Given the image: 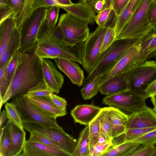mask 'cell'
Wrapping results in <instances>:
<instances>
[{"label":"cell","mask_w":156,"mask_h":156,"mask_svg":"<svg viewBox=\"0 0 156 156\" xmlns=\"http://www.w3.org/2000/svg\"><path fill=\"white\" fill-rule=\"evenodd\" d=\"M8 5L6 0H0V6H2Z\"/></svg>","instance_id":"57"},{"label":"cell","mask_w":156,"mask_h":156,"mask_svg":"<svg viewBox=\"0 0 156 156\" xmlns=\"http://www.w3.org/2000/svg\"><path fill=\"white\" fill-rule=\"evenodd\" d=\"M51 49L58 58L70 60L82 65L81 51L83 43L74 46L67 45L62 42L51 38H46L38 42Z\"/></svg>","instance_id":"12"},{"label":"cell","mask_w":156,"mask_h":156,"mask_svg":"<svg viewBox=\"0 0 156 156\" xmlns=\"http://www.w3.org/2000/svg\"><path fill=\"white\" fill-rule=\"evenodd\" d=\"M30 136L28 140L37 141L50 147L66 152L60 145L49 138L36 132H30Z\"/></svg>","instance_id":"37"},{"label":"cell","mask_w":156,"mask_h":156,"mask_svg":"<svg viewBox=\"0 0 156 156\" xmlns=\"http://www.w3.org/2000/svg\"><path fill=\"white\" fill-rule=\"evenodd\" d=\"M154 109L156 111V106H154Z\"/></svg>","instance_id":"60"},{"label":"cell","mask_w":156,"mask_h":156,"mask_svg":"<svg viewBox=\"0 0 156 156\" xmlns=\"http://www.w3.org/2000/svg\"><path fill=\"white\" fill-rule=\"evenodd\" d=\"M35 46L30 51L29 57L15 71L5 94L0 100L1 109L10 99L23 95L30 89L44 81L41 59L36 54Z\"/></svg>","instance_id":"1"},{"label":"cell","mask_w":156,"mask_h":156,"mask_svg":"<svg viewBox=\"0 0 156 156\" xmlns=\"http://www.w3.org/2000/svg\"><path fill=\"white\" fill-rule=\"evenodd\" d=\"M151 98L154 106H156V94L151 97Z\"/></svg>","instance_id":"55"},{"label":"cell","mask_w":156,"mask_h":156,"mask_svg":"<svg viewBox=\"0 0 156 156\" xmlns=\"http://www.w3.org/2000/svg\"><path fill=\"white\" fill-rule=\"evenodd\" d=\"M153 156H156V148L154 151V152L153 154Z\"/></svg>","instance_id":"59"},{"label":"cell","mask_w":156,"mask_h":156,"mask_svg":"<svg viewBox=\"0 0 156 156\" xmlns=\"http://www.w3.org/2000/svg\"><path fill=\"white\" fill-rule=\"evenodd\" d=\"M10 124L8 120L6 124L0 127V156H9L11 147Z\"/></svg>","instance_id":"30"},{"label":"cell","mask_w":156,"mask_h":156,"mask_svg":"<svg viewBox=\"0 0 156 156\" xmlns=\"http://www.w3.org/2000/svg\"><path fill=\"white\" fill-rule=\"evenodd\" d=\"M60 8V7L56 6L47 8L45 20L49 28H53L56 26Z\"/></svg>","instance_id":"41"},{"label":"cell","mask_w":156,"mask_h":156,"mask_svg":"<svg viewBox=\"0 0 156 156\" xmlns=\"http://www.w3.org/2000/svg\"><path fill=\"white\" fill-rule=\"evenodd\" d=\"M61 8L67 13L88 24L93 25L95 24L96 13L93 7L89 3L81 1L68 5H62Z\"/></svg>","instance_id":"16"},{"label":"cell","mask_w":156,"mask_h":156,"mask_svg":"<svg viewBox=\"0 0 156 156\" xmlns=\"http://www.w3.org/2000/svg\"><path fill=\"white\" fill-rule=\"evenodd\" d=\"M142 40L131 47L113 66L102 76L99 83L100 87L108 79L116 75H123L142 63L140 54Z\"/></svg>","instance_id":"11"},{"label":"cell","mask_w":156,"mask_h":156,"mask_svg":"<svg viewBox=\"0 0 156 156\" xmlns=\"http://www.w3.org/2000/svg\"><path fill=\"white\" fill-rule=\"evenodd\" d=\"M116 37L114 27H107L102 42L101 53L105 51L115 41Z\"/></svg>","instance_id":"42"},{"label":"cell","mask_w":156,"mask_h":156,"mask_svg":"<svg viewBox=\"0 0 156 156\" xmlns=\"http://www.w3.org/2000/svg\"><path fill=\"white\" fill-rule=\"evenodd\" d=\"M54 60L58 68L68 77L73 84L79 86L83 85L84 73L76 62L61 58H57Z\"/></svg>","instance_id":"17"},{"label":"cell","mask_w":156,"mask_h":156,"mask_svg":"<svg viewBox=\"0 0 156 156\" xmlns=\"http://www.w3.org/2000/svg\"><path fill=\"white\" fill-rule=\"evenodd\" d=\"M29 52L30 51L26 52L19 50L10 59L7 68V76L10 82L18 67L29 57Z\"/></svg>","instance_id":"31"},{"label":"cell","mask_w":156,"mask_h":156,"mask_svg":"<svg viewBox=\"0 0 156 156\" xmlns=\"http://www.w3.org/2000/svg\"><path fill=\"white\" fill-rule=\"evenodd\" d=\"M107 108L111 124V136L113 139L125 133L128 115L118 108L112 106Z\"/></svg>","instance_id":"21"},{"label":"cell","mask_w":156,"mask_h":156,"mask_svg":"<svg viewBox=\"0 0 156 156\" xmlns=\"http://www.w3.org/2000/svg\"><path fill=\"white\" fill-rule=\"evenodd\" d=\"M140 145L139 143L132 141H124L114 145L102 156H131Z\"/></svg>","instance_id":"27"},{"label":"cell","mask_w":156,"mask_h":156,"mask_svg":"<svg viewBox=\"0 0 156 156\" xmlns=\"http://www.w3.org/2000/svg\"><path fill=\"white\" fill-rule=\"evenodd\" d=\"M101 108L93 104L76 105L71 111V115L75 123L87 126L97 115Z\"/></svg>","instance_id":"19"},{"label":"cell","mask_w":156,"mask_h":156,"mask_svg":"<svg viewBox=\"0 0 156 156\" xmlns=\"http://www.w3.org/2000/svg\"><path fill=\"white\" fill-rule=\"evenodd\" d=\"M147 19L152 29H156V0H153L149 8Z\"/></svg>","instance_id":"48"},{"label":"cell","mask_w":156,"mask_h":156,"mask_svg":"<svg viewBox=\"0 0 156 156\" xmlns=\"http://www.w3.org/2000/svg\"><path fill=\"white\" fill-rule=\"evenodd\" d=\"M102 76L101 75L98 76L88 75L83 82L80 90L83 99H90L97 94L100 87L99 82Z\"/></svg>","instance_id":"28"},{"label":"cell","mask_w":156,"mask_h":156,"mask_svg":"<svg viewBox=\"0 0 156 156\" xmlns=\"http://www.w3.org/2000/svg\"><path fill=\"white\" fill-rule=\"evenodd\" d=\"M51 6L61 8L62 5L56 0H25L20 14L16 19L14 20L17 27L20 29L23 23L37 9Z\"/></svg>","instance_id":"18"},{"label":"cell","mask_w":156,"mask_h":156,"mask_svg":"<svg viewBox=\"0 0 156 156\" xmlns=\"http://www.w3.org/2000/svg\"><path fill=\"white\" fill-rule=\"evenodd\" d=\"M154 144H147L137 149L131 156H153L156 148Z\"/></svg>","instance_id":"47"},{"label":"cell","mask_w":156,"mask_h":156,"mask_svg":"<svg viewBox=\"0 0 156 156\" xmlns=\"http://www.w3.org/2000/svg\"><path fill=\"white\" fill-rule=\"evenodd\" d=\"M90 146L89 144V129L88 125L80 132L75 150Z\"/></svg>","instance_id":"46"},{"label":"cell","mask_w":156,"mask_h":156,"mask_svg":"<svg viewBox=\"0 0 156 156\" xmlns=\"http://www.w3.org/2000/svg\"><path fill=\"white\" fill-rule=\"evenodd\" d=\"M156 129L155 128L150 127L127 129L123 134L125 136L123 141H132Z\"/></svg>","instance_id":"38"},{"label":"cell","mask_w":156,"mask_h":156,"mask_svg":"<svg viewBox=\"0 0 156 156\" xmlns=\"http://www.w3.org/2000/svg\"><path fill=\"white\" fill-rule=\"evenodd\" d=\"M144 145L147 144H156V129L132 141Z\"/></svg>","instance_id":"45"},{"label":"cell","mask_w":156,"mask_h":156,"mask_svg":"<svg viewBox=\"0 0 156 156\" xmlns=\"http://www.w3.org/2000/svg\"><path fill=\"white\" fill-rule=\"evenodd\" d=\"M25 0H6L9 7L13 13V18L16 19L20 14Z\"/></svg>","instance_id":"44"},{"label":"cell","mask_w":156,"mask_h":156,"mask_svg":"<svg viewBox=\"0 0 156 156\" xmlns=\"http://www.w3.org/2000/svg\"><path fill=\"white\" fill-rule=\"evenodd\" d=\"M153 0H142L128 24L115 40L142 38L152 30L148 21L147 13Z\"/></svg>","instance_id":"2"},{"label":"cell","mask_w":156,"mask_h":156,"mask_svg":"<svg viewBox=\"0 0 156 156\" xmlns=\"http://www.w3.org/2000/svg\"><path fill=\"white\" fill-rule=\"evenodd\" d=\"M88 24L67 12L62 14L58 25L63 34L62 42L71 46L83 43L90 34Z\"/></svg>","instance_id":"3"},{"label":"cell","mask_w":156,"mask_h":156,"mask_svg":"<svg viewBox=\"0 0 156 156\" xmlns=\"http://www.w3.org/2000/svg\"><path fill=\"white\" fill-rule=\"evenodd\" d=\"M21 45L20 30L15 22L11 36L6 46L5 51L2 55L0 57V67L6 64L13 54L20 49Z\"/></svg>","instance_id":"25"},{"label":"cell","mask_w":156,"mask_h":156,"mask_svg":"<svg viewBox=\"0 0 156 156\" xmlns=\"http://www.w3.org/2000/svg\"><path fill=\"white\" fill-rule=\"evenodd\" d=\"M15 23L12 17L0 23V57L4 53L11 36Z\"/></svg>","instance_id":"29"},{"label":"cell","mask_w":156,"mask_h":156,"mask_svg":"<svg viewBox=\"0 0 156 156\" xmlns=\"http://www.w3.org/2000/svg\"><path fill=\"white\" fill-rule=\"evenodd\" d=\"M112 0H107L108 7L111 6Z\"/></svg>","instance_id":"58"},{"label":"cell","mask_w":156,"mask_h":156,"mask_svg":"<svg viewBox=\"0 0 156 156\" xmlns=\"http://www.w3.org/2000/svg\"><path fill=\"white\" fill-rule=\"evenodd\" d=\"M113 140L103 143H98L90 148V156H102L114 144Z\"/></svg>","instance_id":"43"},{"label":"cell","mask_w":156,"mask_h":156,"mask_svg":"<svg viewBox=\"0 0 156 156\" xmlns=\"http://www.w3.org/2000/svg\"><path fill=\"white\" fill-rule=\"evenodd\" d=\"M9 60L0 68V97L2 100L5 94L10 82L8 79L7 68Z\"/></svg>","instance_id":"40"},{"label":"cell","mask_w":156,"mask_h":156,"mask_svg":"<svg viewBox=\"0 0 156 156\" xmlns=\"http://www.w3.org/2000/svg\"><path fill=\"white\" fill-rule=\"evenodd\" d=\"M126 129L131 128H156V111L147 107L145 109L128 115Z\"/></svg>","instance_id":"14"},{"label":"cell","mask_w":156,"mask_h":156,"mask_svg":"<svg viewBox=\"0 0 156 156\" xmlns=\"http://www.w3.org/2000/svg\"><path fill=\"white\" fill-rule=\"evenodd\" d=\"M11 147L9 156H21L26 140V132L10 122Z\"/></svg>","instance_id":"24"},{"label":"cell","mask_w":156,"mask_h":156,"mask_svg":"<svg viewBox=\"0 0 156 156\" xmlns=\"http://www.w3.org/2000/svg\"><path fill=\"white\" fill-rule=\"evenodd\" d=\"M7 119H8V117L6 112L5 110H4L1 113L0 127H1L3 126L4 122Z\"/></svg>","instance_id":"53"},{"label":"cell","mask_w":156,"mask_h":156,"mask_svg":"<svg viewBox=\"0 0 156 156\" xmlns=\"http://www.w3.org/2000/svg\"><path fill=\"white\" fill-rule=\"evenodd\" d=\"M148 98L145 94L139 93L129 90L116 94L106 96L103 99L102 103L132 113L146 108L147 106L145 101Z\"/></svg>","instance_id":"7"},{"label":"cell","mask_w":156,"mask_h":156,"mask_svg":"<svg viewBox=\"0 0 156 156\" xmlns=\"http://www.w3.org/2000/svg\"><path fill=\"white\" fill-rule=\"evenodd\" d=\"M96 0H79V1H83L86 3H89L90 5L94 3Z\"/></svg>","instance_id":"56"},{"label":"cell","mask_w":156,"mask_h":156,"mask_svg":"<svg viewBox=\"0 0 156 156\" xmlns=\"http://www.w3.org/2000/svg\"><path fill=\"white\" fill-rule=\"evenodd\" d=\"M5 107L8 120L15 126L24 130L21 113L15 104L12 102H7Z\"/></svg>","instance_id":"33"},{"label":"cell","mask_w":156,"mask_h":156,"mask_svg":"<svg viewBox=\"0 0 156 156\" xmlns=\"http://www.w3.org/2000/svg\"><path fill=\"white\" fill-rule=\"evenodd\" d=\"M27 98L39 109L50 118L56 119L67 114L66 110H62L56 106L51 100L50 97Z\"/></svg>","instance_id":"20"},{"label":"cell","mask_w":156,"mask_h":156,"mask_svg":"<svg viewBox=\"0 0 156 156\" xmlns=\"http://www.w3.org/2000/svg\"><path fill=\"white\" fill-rule=\"evenodd\" d=\"M142 0H130L120 15L116 16L114 29L116 37L123 30Z\"/></svg>","instance_id":"23"},{"label":"cell","mask_w":156,"mask_h":156,"mask_svg":"<svg viewBox=\"0 0 156 156\" xmlns=\"http://www.w3.org/2000/svg\"><path fill=\"white\" fill-rule=\"evenodd\" d=\"M100 130L108 138L113 139L111 134V126L107 107L101 108L98 114Z\"/></svg>","instance_id":"35"},{"label":"cell","mask_w":156,"mask_h":156,"mask_svg":"<svg viewBox=\"0 0 156 156\" xmlns=\"http://www.w3.org/2000/svg\"><path fill=\"white\" fill-rule=\"evenodd\" d=\"M130 0H112L111 7L116 16L120 15Z\"/></svg>","instance_id":"49"},{"label":"cell","mask_w":156,"mask_h":156,"mask_svg":"<svg viewBox=\"0 0 156 156\" xmlns=\"http://www.w3.org/2000/svg\"><path fill=\"white\" fill-rule=\"evenodd\" d=\"M107 29L106 26H98L83 44L81 51V65L88 74L92 72L97 65Z\"/></svg>","instance_id":"5"},{"label":"cell","mask_w":156,"mask_h":156,"mask_svg":"<svg viewBox=\"0 0 156 156\" xmlns=\"http://www.w3.org/2000/svg\"><path fill=\"white\" fill-rule=\"evenodd\" d=\"M41 66L44 81L54 93L59 94L64 83L63 76L48 59H41Z\"/></svg>","instance_id":"13"},{"label":"cell","mask_w":156,"mask_h":156,"mask_svg":"<svg viewBox=\"0 0 156 156\" xmlns=\"http://www.w3.org/2000/svg\"><path fill=\"white\" fill-rule=\"evenodd\" d=\"M35 51L37 55L41 59H55L58 58L57 55L51 49L41 43L37 44L35 47Z\"/></svg>","instance_id":"39"},{"label":"cell","mask_w":156,"mask_h":156,"mask_svg":"<svg viewBox=\"0 0 156 156\" xmlns=\"http://www.w3.org/2000/svg\"><path fill=\"white\" fill-rule=\"evenodd\" d=\"M47 10V8L44 7L37 9L19 29L21 40L20 50L28 52L36 45L39 30L46 19Z\"/></svg>","instance_id":"8"},{"label":"cell","mask_w":156,"mask_h":156,"mask_svg":"<svg viewBox=\"0 0 156 156\" xmlns=\"http://www.w3.org/2000/svg\"><path fill=\"white\" fill-rule=\"evenodd\" d=\"M91 5L97 13L109 8L107 0H97Z\"/></svg>","instance_id":"51"},{"label":"cell","mask_w":156,"mask_h":156,"mask_svg":"<svg viewBox=\"0 0 156 156\" xmlns=\"http://www.w3.org/2000/svg\"><path fill=\"white\" fill-rule=\"evenodd\" d=\"M50 97L53 102L57 107L62 110H66L67 102L65 99L54 94Z\"/></svg>","instance_id":"50"},{"label":"cell","mask_w":156,"mask_h":156,"mask_svg":"<svg viewBox=\"0 0 156 156\" xmlns=\"http://www.w3.org/2000/svg\"><path fill=\"white\" fill-rule=\"evenodd\" d=\"M145 92L148 98L156 94V79L145 89Z\"/></svg>","instance_id":"52"},{"label":"cell","mask_w":156,"mask_h":156,"mask_svg":"<svg viewBox=\"0 0 156 156\" xmlns=\"http://www.w3.org/2000/svg\"><path fill=\"white\" fill-rule=\"evenodd\" d=\"M129 90L145 94V89L156 79V62L148 60L124 74Z\"/></svg>","instance_id":"6"},{"label":"cell","mask_w":156,"mask_h":156,"mask_svg":"<svg viewBox=\"0 0 156 156\" xmlns=\"http://www.w3.org/2000/svg\"><path fill=\"white\" fill-rule=\"evenodd\" d=\"M116 18L115 13L111 6L98 13L95 22L98 26L114 27Z\"/></svg>","instance_id":"32"},{"label":"cell","mask_w":156,"mask_h":156,"mask_svg":"<svg viewBox=\"0 0 156 156\" xmlns=\"http://www.w3.org/2000/svg\"></svg>","instance_id":"62"},{"label":"cell","mask_w":156,"mask_h":156,"mask_svg":"<svg viewBox=\"0 0 156 156\" xmlns=\"http://www.w3.org/2000/svg\"><path fill=\"white\" fill-rule=\"evenodd\" d=\"M24 129L29 133L34 132L41 134L60 145L65 151L72 156L77 143V140L60 130L34 122H23Z\"/></svg>","instance_id":"9"},{"label":"cell","mask_w":156,"mask_h":156,"mask_svg":"<svg viewBox=\"0 0 156 156\" xmlns=\"http://www.w3.org/2000/svg\"><path fill=\"white\" fill-rule=\"evenodd\" d=\"M54 92L50 89L44 81L30 89L23 96L29 98L42 96L50 97Z\"/></svg>","instance_id":"34"},{"label":"cell","mask_w":156,"mask_h":156,"mask_svg":"<svg viewBox=\"0 0 156 156\" xmlns=\"http://www.w3.org/2000/svg\"></svg>","instance_id":"61"},{"label":"cell","mask_w":156,"mask_h":156,"mask_svg":"<svg viewBox=\"0 0 156 156\" xmlns=\"http://www.w3.org/2000/svg\"><path fill=\"white\" fill-rule=\"evenodd\" d=\"M21 156H70L67 153L40 142L26 140Z\"/></svg>","instance_id":"15"},{"label":"cell","mask_w":156,"mask_h":156,"mask_svg":"<svg viewBox=\"0 0 156 156\" xmlns=\"http://www.w3.org/2000/svg\"><path fill=\"white\" fill-rule=\"evenodd\" d=\"M89 129V144L90 148L97 143L100 128L97 115L88 125Z\"/></svg>","instance_id":"36"},{"label":"cell","mask_w":156,"mask_h":156,"mask_svg":"<svg viewBox=\"0 0 156 156\" xmlns=\"http://www.w3.org/2000/svg\"><path fill=\"white\" fill-rule=\"evenodd\" d=\"M143 38L132 40H115L107 50L101 53L95 68L88 75L103 76L113 66L131 47Z\"/></svg>","instance_id":"4"},{"label":"cell","mask_w":156,"mask_h":156,"mask_svg":"<svg viewBox=\"0 0 156 156\" xmlns=\"http://www.w3.org/2000/svg\"><path fill=\"white\" fill-rule=\"evenodd\" d=\"M142 63L156 57V29H152L141 41Z\"/></svg>","instance_id":"26"},{"label":"cell","mask_w":156,"mask_h":156,"mask_svg":"<svg viewBox=\"0 0 156 156\" xmlns=\"http://www.w3.org/2000/svg\"><path fill=\"white\" fill-rule=\"evenodd\" d=\"M56 1L62 6L68 5L73 3L70 0H56Z\"/></svg>","instance_id":"54"},{"label":"cell","mask_w":156,"mask_h":156,"mask_svg":"<svg viewBox=\"0 0 156 156\" xmlns=\"http://www.w3.org/2000/svg\"><path fill=\"white\" fill-rule=\"evenodd\" d=\"M21 113L23 122H34L60 130H63L56 119L49 117L31 102L27 97L20 96L12 99Z\"/></svg>","instance_id":"10"},{"label":"cell","mask_w":156,"mask_h":156,"mask_svg":"<svg viewBox=\"0 0 156 156\" xmlns=\"http://www.w3.org/2000/svg\"><path fill=\"white\" fill-rule=\"evenodd\" d=\"M129 90L124 74L116 75L106 80L101 85L99 91L102 94L108 96Z\"/></svg>","instance_id":"22"}]
</instances>
